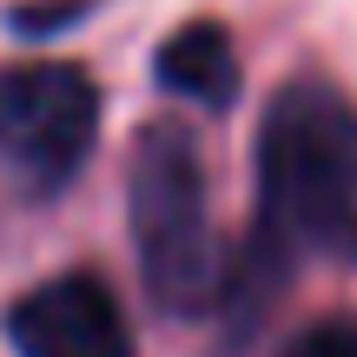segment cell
Wrapping results in <instances>:
<instances>
[{
	"label": "cell",
	"mask_w": 357,
	"mask_h": 357,
	"mask_svg": "<svg viewBox=\"0 0 357 357\" xmlns=\"http://www.w3.org/2000/svg\"><path fill=\"white\" fill-rule=\"evenodd\" d=\"M159 86L192 106H231L238 100V47L225 20H185L159 47Z\"/></svg>",
	"instance_id": "obj_5"
},
{
	"label": "cell",
	"mask_w": 357,
	"mask_h": 357,
	"mask_svg": "<svg viewBox=\"0 0 357 357\" xmlns=\"http://www.w3.org/2000/svg\"><path fill=\"white\" fill-rule=\"evenodd\" d=\"M331 252L357 265V185H351V205H344V225H337V245H331Z\"/></svg>",
	"instance_id": "obj_8"
},
{
	"label": "cell",
	"mask_w": 357,
	"mask_h": 357,
	"mask_svg": "<svg viewBox=\"0 0 357 357\" xmlns=\"http://www.w3.org/2000/svg\"><path fill=\"white\" fill-rule=\"evenodd\" d=\"M291 258H298V245L284 238V231H271L265 218H258V231L245 238V252L218 265V298H212V305H225L231 337H238V331H258V324H265L271 298L284 291V271H291Z\"/></svg>",
	"instance_id": "obj_6"
},
{
	"label": "cell",
	"mask_w": 357,
	"mask_h": 357,
	"mask_svg": "<svg viewBox=\"0 0 357 357\" xmlns=\"http://www.w3.org/2000/svg\"><path fill=\"white\" fill-rule=\"evenodd\" d=\"M7 337L20 357H139L113 284L100 271H60L13 298Z\"/></svg>",
	"instance_id": "obj_4"
},
{
	"label": "cell",
	"mask_w": 357,
	"mask_h": 357,
	"mask_svg": "<svg viewBox=\"0 0 357 357\" xmlns=\"http://www.w3.org/2000/svg\"><path fill=\"white\" fill-rule=\"evenodd\" d=\"M126 218L139 278L166 318H205L218 298V238H212V192H205V153L192 126L153 119L132 139L126 166Z\"/></svg>",
	"instance_id": "obj_2"
},
{
	"label": "cell",
	"mask_w": 357,
	"mask_h": 357,
	"mask_svg": "<svg viewBox=\"0 0 357 357\" xmlns=\"http://www.w3.org/2000/svg\"><path fill=\"white\" fill-rule=\"evenodd\" d=\"M357 185V106L305 73L271 93L258 119V218L298 245L331 252Z\"/></svg>",
	"instance_id": "obj_1"
},
{
	"label": "cell",
	"mask_w": 357,
	"mask_h": 357,
	"mask_svg": "<svg viewBox=\"0 0 357 357\" xmlns=\"http://www.w3.org/2000/svg\"><path fill=\"white\" fill-rule=\"evenodd\" d=\"M100 132V86L73 60L0 66V159L40 192H60L86 166Z\"/></svg>",
	"instance_id": "obj_3"
},
{
	"label": "cell",
	"mask_w": 357,
	"mask_h": 357,
	"mask_svg": "<svg viewBox=\"0 0 357 357\" xmlns=\"http://www.w3.org/2000/svg\"><path fill=\"white\" fill-rule=\"evenodd\" d=\"M284 357H357V318H318L284 344Z\"/></svg>",
	"instance_id": "obj_7"
}]
</instances>
